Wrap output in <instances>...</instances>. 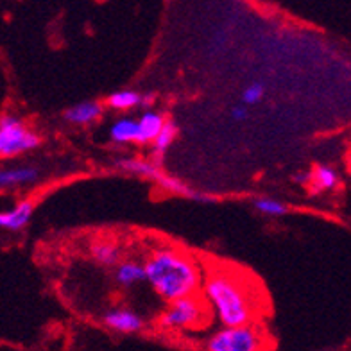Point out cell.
Here are the masks:
<instances>
[{
  "instance_id": "1",
  "label": "cell",
  "mask_w": 351,
  "mask_h": 351,
  "mask_svg": "<svg viewBox=\"0 0 351 351\" xmlns=\"http://www.w3.org/2000/svg\"><path fill=\"white\" fill-rule=\"evenodd\" d=\"M203 300L212 306L217 321L226 328L253 324L262 308L256 294L251 291L250 280L222 267L204 274Z\"/></svg>"
},
{
  "instance_id": "2",
  "label": "cell",
  "mask_w": 351,
  "mask_h": 351,
  "mask_svg": "<svg viewBox=\"0 0 351 351\" xmlns=\"http://www.w3.org/2000/svg\"><path fill=\"white\" fill-rule=\"evenodd\" d=\"M143 265L145 282L167 303L195 296L203 289L204 274L199 263L178 247L160 245L149 253Z\"/></svg>"
},
{
  "instance_id": "3",
  "label": "cell",
  "mask_w": 351,
  "mask_h": 351,
  "mask_svg": "<svg viewBox=\"0 0 351 351\" xmlns=\"http://www.w3.org/2000/svg\"><path fill=\"white\" fill-rule=\"evenodd\" d=\"M206 351H267V337L258 324H245V326H233L213 332L206 342Z\"/></svg>"
},
{
  "instance_id": "4",
  "label": "cell",
  "mask_w": 351,
  "mask_h": 351,
  "mask_svg": "<svg viewBox=\"0 0 351 351\" xmlns=\"http://www.w3.org/2000/svg\"><path fill=\"white\" fill-rule=\"evenodd\" d=\"M40 143V134L20 117L11 113L0 115V160H10L34 151Z\"/></svg>"
},
{
  "instance_id": "5",
  "label": "cell",
  "mask_w": 351,
  "mask_h": 351,
  "mask_svg": "<svg viewBox=\"0 0 351 351\" xmlns=\"http://www.w3.org/2000/svg\"><path fill=\"white\" fill-rule=\"evenodd\" d=\"M208 323V310L203 298L190 296L178 300L160 315V326L167 332L197 330Z\"/></svg>"
},
{
  "instance_id": "6",
  "label": "cell",
  "mask_w": 351,
  "mask_h": 351,
  "mask_svg": "<svg viewBox=\"0 0 351 351\" xmlns=\"http://www.w3.org/2000/svg\"><path fill=\"white\" fill-rule=\"evenodd\" d=\"M102 323L117 333H138L145 326V321H143L142 315L130 308L108 310L104 317H102Z\"/></svg>"
},
{
  "instance_id": "7",
  "label": "cell",
  "mask_w": 351,
  "mask_h": 351,
  "mask_svg": "<svg viewBox=\"0 0 351 351\" xmlns=\"http://www.w3.org/2000/svg\"><path fill=\"white\" fill-rule=\"evenodd\" d=\"M117 169L128 172V174H134L138 178H147V180L160 181L165 176L162 171L160 163L151 162V160H140V158H119L115 162Z\"/></svg>"
},
{
  "instance_id": "8",
  "label": "cell",
  "mask_w": 351,
  "mask_h": 351,
  "mask_svg": "<svg viewBox=\"0 0 351 351\" xmlns=\"http://www.w3.org/2000/svg\"><path fill=\"white\" fill-rule=\"evenodd\" d=\"M102 113H104V106L99 101H83L74 104V106H70L69 110H65L63 117H65V121L70 122V124L88 125L99 121Z\"/></svg>"
},
{
  "instance_id": "9",
  "label": "cell",
  "mask_w": 351,
  "mask_h": 351,
  "mask_svg": "<svg viewBox=\"0 0 351 351\" xmlns=\"http://www.w3.org/2000/svg\"><path fill=\"white\" fill-rule=\"evenodd\" d=\"M167 121L163 113L154 110H147L145 113L138 117V145H147V143H154L158 138V134L162 133L165 128Z\"/></svg>"
},
{
  "instance_id": "10",
  "label": "cell",
  "mask_w": 351,
  "mask_h": 351,
  "mask_svg": "<svg viewBox=\"0 0 351 351\" xmlns=\"http://www.w3.org/2000/svg\"><path fill=\"white\" fill-rule=\"evenodd\" d=\"M33 212V201H20L19 204H14V208L0 212V228L8 231H20L27 226Z\"/></svg>"
},
{
  "instance_id": "11",
  "label": "cell",
  "mask_w": 351,
  "mask_h": 351,
  "mask_svg": "<svg viewBox=\"0 0 351 351\" xmlns=\"http://www.w3.org/2000/svg\"><path fill=\"white\" fill-rule=\"evenodd\" d=\"M115 280L125 289L138 285L145 282V265L138 260H122L115 267Z\"/></svg>"
},
{
  "instance_id": "12",
  "label": "cell",
  "mask_w": 351,
  "mask_h": 351,
  "mask_svg": "<svg viewBox=\"0 0 351 351\" xmlns=\"http://www.w3.org/2000/svg\"><path fill=\"white\" fill-rule=\"evenodd\" d=\"M40 178V171L34 167H14V169H0V190L11 186L29 185Z\"/></svg>"
},
{
  "instance_id": "13",
  "label": "cell",
  "mask_w": 351,
  "mask_h": 351,
  "mask_svg": "<svg viewBox=\"0 0 351 351\" xmlns=\"http://www.w3.org/2000/svg\"><path fill=\"white\" fill-rule=\"evenodd\" d=\"M110 138L115 143H136L138 140V119L121 117L110 128Z\"/></svg>"
},
{
  "instance_id": "14",
  "label": "cell",
  "mask_w": 351,
  "mask_h": 351,
  "mask_svg": "<svg viewBox=\"0 0 351 351\" xmlns=\"http://www.w3.org/2000/svg\"><path fill=\"white\" fill-rule=\"evenodd\" d=\"M90 254H92V258L95 260L99 265H104V267H117V265L122 262L121 247L108 241H99L95 242V244H92Z\"/></svg>"
},
{
  "instance_id": "15",
  "label": "cell",
  "mask_w": 351,
  "mask_h": 351,
  "mask_svg": "<svg viewBox=\"0 0 351 351\" xmlns=\"http://www.w3.org/2000/svg\"><path fill=\"white\" fill-rule=\"evenodd\" d=\"M310 183H312L314 194L328 192L339 185V172L330 165H317L310 176Z\"/></svg>"
},
{
  "instance_id": "16",
  "label": "cell",
  "mask_w": 351,
  "mask_h": 351,
  "mask_svg": "<svg viewBox=\"0 0 351 351\" xmlns=\"http://www.w3.org/2000/svg\"><path fill=\"white\" fill-rule=\"evenodd\" d=\"M158 185L162 186L165 192H169V194L185 195V197L194 199V201H197V203H210V201H213L212 197L201 194V192H197V190L190 189V186H186L183 181H180L178 178H172V176L165 174L162 180L158 181Z\"/></svg>"
},
{
  "instance_id": "17",
  "label": "cell",
  "mask_w": 351,
  "mask_h": 351,
  "mask_svg": "<svg viewBox=\"0 0 351 351\" xmlns=\"http://www.w3.org/2000/svg\"><path fill=\"white\" fill-rule=\"evenodd\" d=\"M108 106L117 111H128L142 106V93L134 90H119L108 97Z\"/></svg>"
},
{
  "instance_id": "18",
  "label": "cell",
  "mask_w": 351,
  "mask_h": 351,
  "mask_svg": "<svg viewBox=\"0 0 351 351\" xmlns=\"http://www.w3.org/2000/svg\"><path fill=\"white\" fill-rule=\"evenodd\" d=\"M176 136H178V125L174 122L167 121L165 128L162 130V133L158 134V138L153 143V156L156 158V163L162 162V158L165 156L169 147L174 143Z\"/></svg>"
},
{
  "instance_id": "19",
  "label": "cell",
  "mask_w": 351,
  "mask_h": 351,
  "mask_svg": "<svg viewBox=\"0 0 351 351\" xmlns=\"http://www.w3.org/2000/svg\"><path fill=\"white\" fill-rule=\"evenodd\" d=\"M253 206L258 212L265 213V215H271V217H280V215H285L289 212L287 204L278 201L273 197H256L253 199Z\"/></svg>"
},
{
  "instance_id": "20",
  "label": "cell",
  "mask_w": 351,
  "mask_h": 351,
  "mask_svg": "<svg viewBox=\"0 0 351 351\" xmlns=\"http://www.w3.org/2000/svg\"><path fill=\"white\" fill-rule=\"evenodd\" d=\"M265 95V86L262 83H251L244 88L242 92V104L245 106H253V104H258L262 101V97Z\"/></svg>"
},
{
  "instance_id": "21",
  "label": "cell",
  "mask_w": 351,
  "mask_h": 351,
  "mask_svg": "<svg viewBox=\"0 0 351 351\" xmlns=\"http://www.w3.org/2000/svg\"><path fill=\"white\" fill-rule=\"evenodd\" d=\"M231 117H233L235 121L242 122L250 117V110H247L245 104H239V106H233V110H231Z\"/></svg>"
},
{
  "instance_id": "22",
  "label": "cell",
  "mask_w": 351,
  "mask_h": 351,
  "mask_svg": "<svg viewBox=\"0 0 351 351\" xmlns=\"http://www.w3.org/2000/svg\"><path fill=\"white\" fill-rule=\"evenodd\" d=\"M294 181H298V183H310V176L305 174V172H300V174H296V178H294Z\"/></svg>"
}]
</instances>
